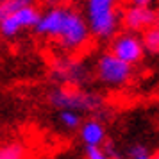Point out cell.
Masks as SVG:
<instances>
[{
	"label": "cell",
	"instance_id": "10",
	"mask_svg": "<svg viewBox=\"0 0 159 159\" xmlns=\"http://www.w3.org/2000/svg\"><path fill=\"white\" fill-rule=\"evenodd\" d=\"M27 148L20 141H9L0 145V159H25Z\"/></svg>",
	"mask_w": 159,
	"mask_h": 159
},
{
	"label": "cell",
	"instance_id": "9",
	"mask_svg": "<svg viewBox=\"0 0 159 159\" xmlns=\"http://www.w3.org/2000/svg\"><path fill=\"white\" fill-rule=\"evenodd\" d=\"M79 136L84 147H102L106 143V138H107L104 123L97 118H89V120L80 123Z\"/></svg>",
	"mask_w": 159,
	"mask_h": 159
},
{
	"label": "cell",
	"instance_id": "14",
	"mask_svg": "<svg viewBox=\"0 0 159 159\" xmlns=\"http://www.w3.org/2000/svg\"><path fill=\"white\" fill-rule=\"evenodd\" d=\"M84 159H111L107 150L102 147H86L84 150Z\"/></svg>",
	"mask_w": 159,
	"mask_h": 159
},
{
	"label": "cell",
	"instance_id": "17",
	"mask_svg": "<svg viewBox=\"0 0 159 159\" xmlns=\"http://www.w3.org/2000/svg\"><path fill=\"white\" fill-rule=\"evenodd\" d=\"M68 0H47V4L50 6V7H63Z\"/></svg>",
	"mask_w": 159,
	"mask_h": 159
},
{
	"label": "cell",
	"instance_id": "16",
	"mask_svg": "<svg viewBox=\"0 0 159 159\" xmlns=\"http://www.w3.org/2000/svg\"><path fill=\"white\" fill-rule=\"evenodd\" d=\"M130 6H138V7H152L154 0H129Z\"/></svg>",
	"mask_w": 159,
	"mask_h": 159
},
{
	"label": "cell",
	"instance_id": "8",
	"mask_svg": "<svg viewBox=\"0 0 159 159\" xmlns=\"http://www.w3.org/2000/svg\"><path fill=\"white\" fill-rule=\"evenodd\" d=\"M52 77L61 86H79L88 79V70L77 59L59 57L52 65Z\"/></svg>",
	"mask_w": 159,
	"mask_h": 159
},
{
	"label": "cell",
	"instance_id": "1",
	"mask_svg": "<svg viewBox=\"0 0 159 159\" xmlns=\"http://www.w3.org/2000/svg\"><path fill=\"white\" fill-rule=\"evenodd\" d=\"M34 30L43 38L57 39V43L68 54L84 48L91 36L84 16L66 6L48 7L41 13Z\"/></svg>",
	"mask_w": 159,
	"mask_h": 159
},
{
	"label": "cell",
	"instance_id": "3",
	"mask_svg": "<svg viewBox=\"0 0 159 159\" xmlns=\"http://www.w3.org/2000/svg\"><path fill=\"white\" fill-rule=\"evenodd\" d=\"M48 100L59 111H75V113H95L102 109L104 98L91 91H82L77 86H61L52 89Z\"/></svg>",
	"mask_w": 159,
	"mask_h": 159
},
{
	"label": "cell",
	"instance_id": "13",
	"mask_svg": "<svg viewBox=\"0 0 159 159\" xmlns=\"http://www.w3.org/2000/svg\"><path fill=\"white\" fill-rule=\"evenodd\" d=\"M59 122L65 129L75 130L79 129L80 123H82V115L75 113V111H59Z\"/></svg>",
	"mask_w": 159,
	"mask_h": 159
},
{
	"label": "cell",
	"instance_id": "2",
	"mask_svg": "<svg viewBox=\"0 0 159 159\" xmlns=\"http://www.w3.org/2000/svg\"><path fill=\"white\" fill-rule=\"evenodd\" d=\"M86 23L91 36L98 39H113L120 27L118 0H88Z\"/></svg>",
	"mask_w": 159,
	"mask_h": 159
},
{
	"label": "cell",
	"instance_id": "15",
	"mask_svg": "<svg viewBox=\"0 0 159 159\" xmlns=\"http://www.w3.org/2000/svg\"><path fill=\"white\" fill-rule=\"evenodd\" d=\"M145 154H148V150H147V147L145 145H132V148L129 150V157L134 159V157H139V156H145Z\"/></svg>",
	"mask_w": 159,
	"mask_h": 159
},
{
	"label": "cell",
	"instance_id": "12",
	"mask_svg": "<svg viewBox=\"0 0 159 159\" xmlns=\"http://www.w3.org/2000/svg\"><path fill=\"white\" fill-rule=\"evenodd\" d=\"M27 6H34V0H0V20Z\"/></svg>",
	"mask_w": 159,
	"mask_h": 159
},
{
	"label": "cell",
	"instance_id": "11",
	"mask_svg": "<svg viewBox=\"0 0 159 159\" xmlns=\"http://www.w3.org/2000/svg\"><path fill=\"white\" fill-rule=\"evenodd\" d=\"M141 34H143L141 36V45H143V48H145V54L156 56L159 52V29H157V25L147 29Z\"/></svg>",
	"mask_w": 159,
	"mask_h": 159
},
{
	"label": "cell",
	"instance_id": "18",
	"mask_svg": "<svg viewBox=\"0 0 159 159\" xmlns=\"http://www.w3.org/2000/svg\"><path fill=\"white\" fill-rule=\"evenodd\" d=\"M134 159H157V156L154 157L152 154H145V156H139V157H134Z\"/></svg>",
	"mask_w": 159,
	"mask_h": 159
},
{
	"label": "cell",
	"instance_id": "4",
	"mask_svg": "<svg viewBox=\"0 0 159 159\" xmlns=\"http://www.w3.org/2000/svg\"><path fill=\"white\" fill-rule=\"evenodd\" d=\"M95 73H97V79L100 82H104L106 86L120 88L130 80V77H132V66L120 61L113 54L104 52V54L98 56L97 63H95Z\"/></svg>",
	"mask_w": 159,
	"mask_h": 159
},
{
	"label": "cell",
	"instance_id": "6",
	"mask_svg": "<svg viewBox=\"0 0 159 159\" xmlns=\"http://www.w3.org/2000/svg\"><path fill=\"white\" fill-rule=\"evenodd\" d=\"M39 15H41V11L36 6H27V7L20 9L13 15L6 16L4 20H0V34L7 39H13L22 30L34 29L39 20Z\"/></svg>",
	"mask_w": 159,
	"mask_h": 159
},
{
	"label": "cell",
	"instance_id": "7",
	"mask_svg": "<svg viewBox=\"0 0 159 159\" xmlns=\"http://www.w3.org/2000/svg\"><path fill=\"white\" fill-rule=\"evenodd\" d=\"M120 25L125 29V32H145L147 29L157 25V11L152 7L129 6L120 11Z\"/></svg>",
	"mask_w": 159,
	"mask_h": 159
},
{
	"label": "cell",
	"instance_id": "5",
	"mask_svg": "<svg viewBox=\"0 0 159 159\" xmlns=\"http://www.w3.org/2000/svg\"><path fill=\"white\" fill-rule=\"evenodd\" d=\"M109 54H113L115 57H118L123 63H127L129 66H136L147 56L143 45H141V38L138 36V34H132V32L116 34L111 39Z\"/></svg>",
	"mask_w": 159,
	"mask_h": 159
}]
</instances>
